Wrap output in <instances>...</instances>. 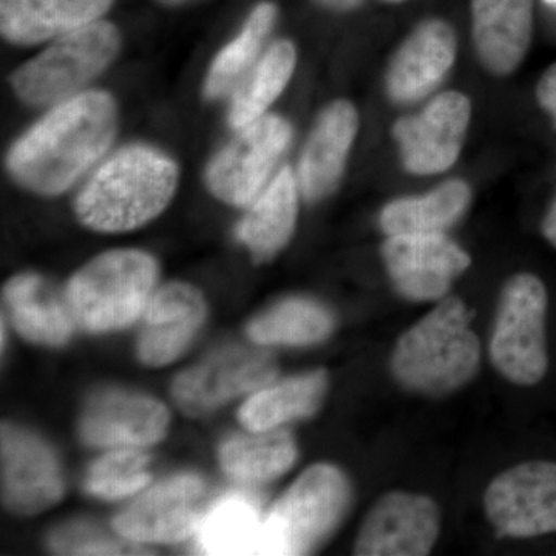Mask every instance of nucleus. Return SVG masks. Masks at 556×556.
<instances>
[{
	"instance_id": "f257e3e1",
	"label": "nucleus",
	"mask_w": 556,
	"mask_h": 556,
	"mask_svg": "<svg viewBox=\"0 0 556 556\" xmlns=\"http://www.w3.org/2000/svg\"><path fill=\"white\" fill-rule=\"evenodd\" d=\"M116 105L104 91L60 102L10 149L7 166L17 182L42 195L72 188L112 148Z\"/></svg>"
},
{
	"instance_id": "f03ea898",
	"label": "nucleus",
	"mask_w": 556,
	"mask_h": 556,
	"mask_svg": "<svg viewBox=\"0 0 556 556\" xmlns=\"http://www.w3.org/2000/svg\"><path fill=\"white\" fill-rule=\"evenodd\" d=\"M177 185L178 167L169 156L149 146H126L87 179L76 197V215L100 232L137 229L159 217Z\"/></svg>"
},
{
	"instance_id": "7ed1b4c3",
	"label": "nucleus",
	"mask_w": 556,
	"mask_h": 556,
	"mask_svg": "<svg viewBox=\"0 0 556 556\" xmlns=\"http://www.w3.org/2000/svg\"><path fill=\"white\" fill-rule=\"evenodd\" d=\"M471 313L457 298L445 299L394 348L391 369L402 387L427 396L453 393L477 376L481 345Z\"/></svg>"
},
{
	"instance_id": "20e7f679",
	"label": "nucleus",
	"mask_w": 556,
	"mask_h": 556,
	"mask_svg": "<svg viewBox=\"0 0 556 556\" xmlns=\"http://www.w3.org/2000/svg\"><path fill=\"white\" fill-rule=\"evenodd\" d=\"M159 280L152 255L135 249L101 254L68 281L65 300L76 324L109 332L135 324L144 314Z\"/></svg>"
},
{
	"instance_id": "39448f33",
	"label": "nucleus",
	"mask_w": 556,
	"mask_h": 556,
	"mask_svg": "<svg viewBox=\"0 0 556 556\" xmlns=\"http://www.w3.org/2000/svg\"><path fill=\"white\" fill-rule=\"evenodd\" d=\"M350 501V482L339 468L309 467L270 508L260 555L308 554L334 532Z\"/></svg>"
},
{
	"instance_id": "423d86ee",
	"label": "nucleus",
	"mask_w": 556,
	"mask_h": 556,
	"mask_svg": "<svg viewBox=\"0 0 556 556\" xmlns=\"http://www.w3.org/2000/svg\"><path fill=\"white\" fill-rule=\"evenodd\" d=\"M119 47V30L112 22H93L54 39L14 72L11 86L28 104H60L104 72Z\"/></svg>"
},
{
	"instance_id": "0eeeda50",
	"label": "nucleus",
	"mask_w": 556,
	"mask_h": 556,
	"mask_svg": "<svg viewBox=\"0 0 556 556\" xmlns=\"http://www.w3.org/2000/svg\"><path fill=\"white\" fill-rule=\"evenodd\" d=\"M547 302L546 287L533 274H518L504 285L490 357L500 375L511 383L532 387L546 376Z\"/></svg>"
},
{
	"instance_id": "6e6552de",
	"label": "nucleus",
	"mask_w": 556,
	"mask_h": 556,
	"mask_svg": "<svg viewBox=\"0 0 556 556\" xmlns=\"http://www.w3.org/2000/svg\"><path fill=\"white\" fill-rule=\"evenodd\" d=\"M291 138V126L281 116L265 115L241 127L208 164V189L225 203L249 206L266 188Z\"/></svg>"
},
{
	"instance_id": "1a4fd4ad",
	"label": "nucleus",
	"mask_w": 556,
	"mask_h": 556,
	"mask_svg": "<svg viewBox=\"0 0 556 556\" xmlns=\"http://www.w3.org/2000/svg\"><path fill=\"white\" fill-rule=\"evenodd\" d=\"M471 121V102L459 91H444L415 116L397 119L393 137L402 163L413 175L444 174L455 166Z\"/></svg>"
},
{
	"instance_id": "9d476101",
	"label": "nucleus",
	"mask_w": 556,
	"mask_h": 556,
	"mask_svg": "<svg viewBox=\"0 0 556 556\" xmlns=\"http://www.w3.org/2000/svg\"><path fill=\"white\" fill-rule=\"evenodd\" d=\"M484 506L500 535L556 533V464L532 460L508 468L486 489Z\"/></svg>"
},
{
	"instance_id": "9b49d317",
	"label": "nucleus",
	"mask_w": 556,
	"mask_h": 556,
	"mask_svg": "<svg viewBox=\"0 0 556 556\" xmlns=\"http://www.w3.org/2000/svg\"><path fill=\"white\" fill-rule=\"evenodd\" d=\"M380 254L391 283L412 302L444 299L471 265L470 255L444 233L391 236Z\"/></svg>"
},
{
	"instance_id": "f8f14e48",
	"label": "nucleus",
	"mask_w": 556,
	"mask_h": 556,
	"mask_svg": "<svg viewBox=\"0 0 556 556\" xmlns=\"http://www.w3.org/2000/svg\"><path fill=\"white\" fill-rule=\"evenodd\" d=\"M276 358L266 350L229 346L179 375L172 393L189 415H203L219 405L274 382Z\"/></svg>"
},
{
	"instance_id": "ddd939ff",
	"label": "nucleus",
	"mask_w": 556,
	"mask_h": 556,
	"mask_svg": "<svg viewBox=\"0 0 556 556\" xmlns=\"http://www.w3.org/2000/svg\"><path fill=\"white\" fill-rule=\"evenodd\" d=\"M203 479L177 475L137 497L113 521L118 535L131 543L174 544L195 535L203 518Z\"/></svg>"
},
{
	"instance_id": "4468645a",
	"label": "nucleus",
	"mask_w": 556,
	"mask_h": 556,
	"mask_svg": "<svg viewBox=\"0 0 556 556\" xmlns=\"http://www.w3.org/2000/svg\"><path fill=\"white\" fill-rule=\"evenodd\" d=\"M441 514L431 497L393 492L380 497L358 532L354 554L424 556L437 543Z\"/></svg>"
},
{
	"instance_id": "2eb2a0df",
	"label": "nucleus",
	"mask_w": 556,
	"mask_h": 556,
	"mask_svg": "<svg viewBox=\"0 0 556 556\" xmlns=\"http://www.w3.org/2000/svg\"><path fill=\"white\" fill-rule=\"evenodd\" d=\"M64 495L56 456L27 431L2 427V496L16 514L35 515Z\"/></svg>"
},
{
	"instance_id": "dca6fc26",
	"label": "nucleus",
	"mask_w": 556,
	"mask_h": 556,
	"mask_svg": "<svg viewBox=\"0 0 556 556\" xmlns=\"http://www.w3.org/2000/svg\"><path fill=\"white\" fill-rule=\"evenodd\" d=\"M456 53V33L448 22H420L391 58L386 75L388 97L399 104L422 100L447 76Z\"/></svg>"
},
{
	"instance_id": "f3484780",
	"label": "nucleus",
	"mask_w": 556,
	"mask_h": 556,
	"mask_svg": "<svg viewBox=\"0 0 556 556\" xmlns=\"http://www.w3.org/2000/svg\"><path fill=\"white\" fill-rule=\"evenodd\" d=\"M169 412L155 399L126 391H105L89 402L80 437L93 447H146L166 434Z\"/></svg>"
},
{
	"instance_id": "a211bd4d",
	"label": "nucleus",
	"mask_w": 556,
	"mask_h": 556,
	"mask_svg": "<svg viewBox=\"0 0 556 556\" xmlns=\"http://www.w3.org/2000/svg\"><path fill=\"white\" fill-rule=\"evenodd\" d=\"M206 318V302L199 289L170 283L153 292L139 332L138 356L149 367L177 361Z\"/></svg>"
},
{
	"instance_id": "6ab92c4d",
	"label": "nucleus",
	"mask_w": 556,
	"mask_h": 556,
	"mask_svg": "<svg viewBox=\"0 0 556 556\" xmlns=\"http://www.w3.org/2000/svg\"><path fill=\"white\" fill-rule=\"evenodd\" d=\"M470 9L482 67L495 76L517 72L532 46L535 0H470Z\"/></svg>"
},
{
	"instance_id": "aec40b11",
	"label": "nucleus",
	"mask_w": 556,
	"mask_h": 556,
	"mask_svg": "<svg viewBox=\"0 0 556 556\" xmlns=\"http://www.w3.org/2000/svg\"><path fill=\"white\" fill-rule=\"evenodd\" d=\"M357 131L358 113L350 101L321 110L299 160V188L306 200L325 199L338 188Z\"/></svg>"
},
{
	"instance_id": "412c9836",
	"label": "nucleus",
	"mask_w": 556,
	"mask_h": 556,
	"mask_svg": "<svg viewBox=\"0 0 556 556\" xmlns=\"http://www.w3.org/2000/svg\"><path fill=\"white\" fill-rule=\"evenodd\" d=\"M115 0H0V31L20 46H35L101 21Z\"/></svg>"
},
{
	"instance_id": "4be33fe9",
	"label": "nucleus",
	"mask_w": 556,
	"mask_h": 556,
	"mask_svg": "<svg viewBox=\"0 0 556 556\" xmlns=\"http://www.w3.org/2000/svg\"><path fill=\"white\" fill-rule=\"evenodd\" d=\"M299 195L298 175L287 166L249 204L237 237L255 262H269L287 247L298 222Z\"/></svg>"
},
{
	"instance_id": "5701e85b",
	"label": "nucleus",
	"mask_w": 556,
	"mask_h": 556,
	"mask_svg": "<svg viewBox=\"0 0 556 556\" xmlns=\"http://www.w3.org/2000/svg\"><path fill=\"white\" fill-rule=\"evenodd\" d=\"M14 327L30 342L60 346L72 336L75 318L67 300L36 274L11 278L3 291Z\"/></svg>"
},
{
	"instance_id": "b1692460",
	"label": "nucleus",
	"mask_w": 556,
	"mask_h": 556,
	"mask_svg": "<svg viewBox=\"0 0 556 556\" xmlns=\"http://www.w3.org/2000/svg\"><path fill=\"white\" fill-rule=\"evenodd\" d=\"M263 522L254 497L228 493L204 511L195 532L197 551L204 555H260Z\"/></svg>"
},
{
	"instance_id": "393cba45",
	"label": "nucleus",
	"mask_w": 556,
	"mask_h": 556,
	"mask_svg": "<svg viewBox=\"0 0 556 556\" xmlns=\"http://www.w3.org/2000/svg\"><path fill=\"white\" fill-rule=\"evenodd\" d=\"M471 189L464 179H448L426 195L391 201L380 214L388 237L444 233L466 214Z\"/></svg>"
},
{
	"instance_id": "a878e982",
	"label": "nucleus",
	"mask_w": 556,
	"mask_h": 556,
	"mask_svg": "<svg viewBox=\"0 0 556 556\" xmlns=\"http://www.w3.org/2000/svg\"><path fill=\"white\" fill-rule=\"evenodd\" d=\"M327 388L325 371H313L277 386L260 388L240 408V422L248 430L265 431L308 417L320 407Z\"/></svg>"
},
{
	"instance_id": "bb28decb",
	"label": "nucleus",
	"mask_w": 556,
	"mask_h": 556,
	"mask_svg": "<svg viewBox=\"0 0 556 556\" xmlns=\"http://www.w3.org/2000/svg\"><path fill=\"white\" fill-rule=\"evenodd\" d=\"M298 457L294 439L288 431H252L228 439L219 448L223 470L244 484H263L287 473Z\"/></svg>"
},
{
	"instance_id": "cd10ccee",
	"label": "nucleus",
	"mask_w": 556,
	"mask_h": 556,
	"mask_svg": "<svg viewBox=\"0 0 556 556\" xmlns=\"http://www.w3.org/2000/svg\"><path fill=\"white\" fill-rule=\"evenodd\" d=\"M298 64L294 43L277 40L265 51L247 78L233 91L229 124L239 130L266 115V110L287 89Z\"/></svg>"
},
{
	"instance_id": "c85d7f7f",
	"label": "nucleus",
	"mask_w": 556,
	"mask_h": 556,
	"mask_svg": "<svg viewBox=\"0 0 556 556\" xmlns=\"http://www.w3.org/2000/svg\"><path fill=\"white\" fill-rule=\"evenodd\" d=\"M334 320L324 306L305 299H289L260 314L248 336L260 346L313 345L331 334Z\"/></svg>"
},
{
	"instance_id": "c756f323",
	"label": "nucleus",
	"mask_w": 556,
	"mask_h": 556,
	"mask_svg": "<svg viewBox=\"0 0 556 556\" xmlns=\"http://www.w3.org/2000/svg\"><path fill=\"white\" fill-rule=\"evenodd\" d=\"M277 20V7L262 2L251 11L243 30L228 43L208 68L204 93L208 100H218L240 86L251 68L257 64L260 50L273 31Z\"/></svg>"
},
{
	"instance_id": "7c9ffc66",
	"label": "nucleus",
	"mask_w": 556,
	"mask_h": 556,
	"mask_svg": "<svg viewBox=\"0 0 556 556\" xmlns=\"http://www.w3.org/2000/svg\"><path fill=\"white\" fill-rule=\"evenodd\" d=\"M149 455L138 447H119L105 453L91 464L86 490L102 500H121L137 495L152 481Z\"/></svg>"
},
{
	"instance_id": "2f4dec72",
	"label": "nucleus",
	"mask_w": 556,
	"mask_h": 556,
	"mask_svg": "<svg viewBox=\"0 0 556 556\" xmlns=\"http://www.w3.org/2000/svg\"><path fill=\"white\" fill-rule=\"evenodd\" d=\"M51 547L58 554L123 555L141 554L137 543L121 535L112 536L93 526H68L54 532Z\"/></svg>"
},
{
	"instance_id": "473e14b6",
	"label": "nucleus",
	"mask_w": 556,
	"mask_h": 556,
	"mask_svg": "<svg viewBox=\"0 0 556 556\" xmlns=\"http://www.w3.org/2000/svg\"><path fill=\"white\" fill-rule=\"evenodd\" d=\"M536 101L540 108L547 113L556 130V62L538 80Z\"/></svg>"
},
{
	"instance_id": "72a5a7b5",
	"label": "nucleus",
	"mask_w": 556,
	"mask_h": 556,
	"mask_svg": "<svg viewBox=\"0 0 556 556\" xmlns=\"http://www.w3.org/2000/svg\"><path fill=\"white\" fill-rule=\"evenodd\" d=\"M541 232H543L544 239L556 249V197L546 212V217L541 223Z\"/></svg>"
},
{
	"instance_id": "f704fd0d",
	"label": "nucleus",
	"mask_w": 556,
	"mask_h": 556,
	"mask_svg": "<svg viewBox=\"0 0 556 556\" xmlns=\"http://www.w3.org/2000/svg\"><path fill=\"white\" fill-rule=\"evenodd\" d=\"M324 9L345 13V11L356 10L364 0H314Z\"/></svg>"
},
{
	"instance_id": "c9c22d12",
	"label": "nucleus",
	"mask_w": 556,
	"mask_h": 556,
	"mask_svg": "<svg viewBox=\"0 0 556 556\" xmlns=\"http://www.w3.org/2000/svg\"><path fill=\"white\" fill-rule=\"evenodd\" d=\"M160 2L166 3V5H179V3L188 2V0H160Z\"/></svg>"
},
{
	"instance_id": "e433bc0d",
	"label": "nucleus",
	"mask_w": 556,
	"mask_h": 556,
	"mask_svg": "<svg viewBox=\"0 0 556 556\" xmlns=\"http://www.w3.org/2000/svg\"><path fill=\"white\" fill-rule=\"evenodd\" d=\"M386 2L399 3V2H407V0H386Z\"/></svg>"
}]
</instances>
